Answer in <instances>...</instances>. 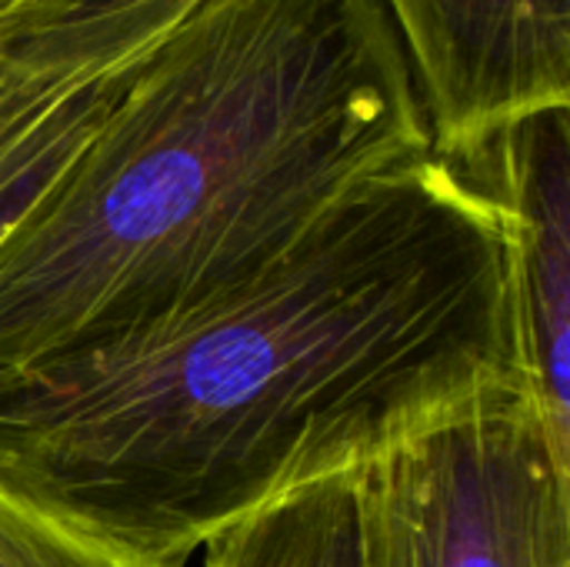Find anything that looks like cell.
Returning a JSON list of instances; mask_svg holds the SVG:
<instances>
[{
    "label": "cell",
    "instance_id": "cell-2",
    "mask_svg": "<svg viewBox=\"0 0 570 567\" xmlns=\"http://www.w3.org/2000/svg\"><path fill=\"white\" fill-rule=\"evenodd\" d=\"M428 150L381 0H207L0 241V374L190 317Z\"/></svg>",
    "mask_w": 570,
    "mask_h": 567
},
{
    "label": "cell",
    "instance_id": "cell-7",
    "mask_svg": "<svg viewBox=\"0 0 570 567\" xmlns=\"http://www.w3.org/2000/svg\"><path fill=\"white\" fill-rule=\"evenodd\" d=\"M134 67L97 80H50L0 57V241L94 137Z\"/></svg>",
    "mask_w": 570,
    "mask_h": 567
},
{
    "label": "cell",
    "instance_id": "cell-3",
    "mask_svg": "<svg viewBox=\"0 0 570 567\" xmlns=\"http://www.w3.org/2000/svg\"><path fill=\"white\" fill-rule=\"evenodd\" d=\"M367 567H570V441L524 378L364 471Z\"/></svg>",
    "mask_w": 570,
    "mask_h": 567
},
{
    "label": "cell",
    "instance_id": "cell-8",
    "mask_svg": "<svg viewBox=\"0 0 570 567\" xmlns=\"http://www.w3.org/2000/svg\"><path fill=\"white\" fill-rule=\"evenodd\" d=\"M364 471L344 468L257 508L200 548V567H367Z\"/></svg>",
    "mask_w": 570,
    "mask_h": 567
},
{
    "label": "cell",
    "instance_id": "cell-1",
    "mask_svg": "<svg viewBox=\"0 0 570 567\" xmlns=\"http://www.w3.org/2000/svg\"><path fill=\"white\" fill-rule=\"evenodd\" d=\"M518 378L504 217L428 150L190 317L0 374V491L187 567L257 508Z\"/></svg>",
    "mask_w": 570,
    "mask_h": 567
},
{
    "label": "cell",
    "instance_id": "cell-10",
    "mask_svg": "<svg viewBox=\"0 0 570 567\" xmlns=\"http://www.w3.org/2000/svg\"><path fill=\"white\" fill-rule=\"evenodd\" d=\"M10 3H13V0H0V13H3V10H7Z\"/></svg>",
    "mask_w": 570,
    "mask_h": 567
},
{
    "label": "cell",
    "instance_id": "cell-4",
    "mask_svg": "<svg viewBox=\"0 0 570 567\" xmlns=\"http://www.w3.org/2000/svg\"><path fill=\"white\" fill-rule=\"evenodd\" d=\"M431 150L468 160L501 127L570 107V0H381Z\"/></svg>",
    "mask_w": 570,
    "mask_h": 567
},
{
    "label": "cell",
    "instance_id": "cell-5",
    "mask_svg": "<svg viewBox=\"0 0 570 567\" xmlns=\"http://www.w3.org/2000/svg\"><path fill=\"white\" fill-rule=\"evenodd\" d=\"M454 167L504 217L524 374L570 441V107L501 127Z\"/></svg>",
    "mask_w": 570,
    "mask_h": 567
},
{
    "label": "cell",
    "instance_id": "cell-9",
    "mask_svg": "<svg viewBox=\"0 0 570 567\" xmlns=\"http://www.w3.org/2000/svg\"><path fill=\"white\" fill-rule=\"evenodd\" d=\"M0 567H157L0 491Z\"/></svg>",
    "mask_w": 570,
    "mask_h": 567
},
{
    "label": "cell",
    "instance_id": "cell-6",
    "mask_svg": "<svg viewBox=\"0 0 570 567\" xmlns=\"http://www.w3.org/2000/svg\"><path fill=\"white\" fill-rule=\"evenodd\" d=\"M207 0H13L0 57L50 80H97L144 60Z\"/></svg>",
    "mask_w": 570,
    "mask_h": 567
}]
</instances>
